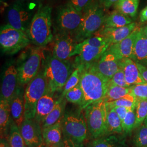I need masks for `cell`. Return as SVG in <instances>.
<instances>
[{
    "instance_id": "obj_1",
    "label": "cell",
    "mask_w": 147,
    "mask_h": 147,
    "mask_svg": "<svg viewBox=\"0 0 147 147\" xmlns=\"http://www.w3.org/2000/svg\"><path fill=\"white\" fill-rule=\"evenodd\" d=\"M81 68L80 84L84 93V100L80 107L87 106L103 100L110 84V80L99 73L92 64L79 66Z\"/></svg>"
},
{
    "instance_id": "obj_2",
    "label": "cell",
    "mask_w": 147,
    "mask_h": 147,
    "mask_svg": "<svg viewBox=\"0 0 147 147\" xmlns=\"http://www.w3.org/2000/svg\"><path fill=\"white\" fill-rule=\"evenodd\" d=\"M52 11L50 5L38 7L26 32L31 42L37 47H45L53 40Z\"/></svg>"
},
{
    "instance_id": "obj_3",
    "label": "cell",
    "mask_w": 147,
    "mask_h": 147,
    "mask_svg": "<svg viewBox=\"0 0 147 147\" xmlns=\"http://www.w3.org/2000/svg\"><path fill=\"white\" fill-rule=\"evenodd\" d=\"M42 72L47 82V90L53 93L63 90L75 67L69 61H63L53 57L52 53L44 56Z\"/></svg>"
},
{
    "instance_id": "obj_4",
    "label": "cell",
    "mask_w": 147,
    "mask_h": 147,
    "mask_svg": "<svg viewBox=\"0 0 147 147\" xmlns=\"http://www.w3.org/2000/svg\"><path fill=\"white\" fill-rule=\"evenodd\" d=\"M82 14L81 24L74 34L78 43L94 36L102 28L106 16L104 8L98 0H94Z\"/></svg>"
},
{
    "instance_id": "obj_5",
    "label": "cell",
    "mask_w": 147,
    "mask_h": 147,
    "mask_svg": "<svg viewBox=\"0 0 147 147\" xmlns=\"http://www.w3.org/2000/svg\"><path fill=\"white\" fill-rule=\"evenodd\" d=\"M82 16L68 2L58 7L53 20V36L70 34L74 36L81 24Z\"/></svg>"
},
{
    "instance_id": "obj_6",
    "label": "cell",
    "mask_w": 147,
    "mask_h": 147,
    "mask_svg": "<svg viewBox=\"0 0 147 147\" xmlns=\"http://www.w3.org/2000/svg\"><path fill=\"white\" fill-rule=\"evenodd\" d=\"M84 110L90 137L94 140L106 136L107 108L105 101L102 100L90 105Z\"/></svg>"
},
{
    "instance_id": "obj_7",
    "label": "cell",
    "mask_w": 147,
    "mask_h": 147,
    "mask_svg": "<svg viewBox=\"0 0 147 147\" xmlns=\"http://www.w3.org/2000/svg\"><path fill=\"white\" fill-rule=\"evenodd\" d=\"M83 109L64 113L62 119L63 136L67 137L79 144L86 140L88 127Z\"/></svg>"
},
{
    "instance_id": "obj_8",
    "label": "cell",
    "mask_w": 147,
    "mask_h": 147,
    "mask_svg": "<svg viewBox=\"0 0 147 147\" xmlns=\"http://www.w3.org/2000/svg\"><path fill=\"white\" fill-rule=\"evenodd\" d=\"M47 89L46 79L42 70H40L37 76L27 84L24 91L25 119H34L37 103Z\"/></svg>"
},
{
    "instance_id": "obj_9",
    "label": "cell",
    "mask_w": 147,
    "mask_h": 147,
    "mask_svg": "<svg viewBox=\"0 0 147 147\" xmlns=\"http://www.w3.org/2000/svg\"><path fill=\"white\" fill-rule=\"evenodd\" d=\"M30 42L26 32L17 30L8 24L1 27V50L6 55L16 54L26 47Z\"/></svg>"
},
{
    "instance_id": "obj_10",
    "label": "cell",
    "mask_w": 147,
    "mask_h": 147,
    "mask_svg": "<svg viewBox=\"0 0 147 147\" xmlns=\"http://www.w3.org/2000/svg\"><path fill=\"white\" fill-rule=\"evenodd\" d=\"M44 53L42 47L32 48L24 61L16 67L18 71L19 84H27L40 70Z\"/></svg>"
},
{
    "instance_id": "obj_11",
    "label": "cell",
    "mask_w": 147,
    "mask_h": 147,
    "mask_svg": "<svg viewBox=\"0 0 147 147\" xmlns=\"http://www.w3.org/2000/svg\"><path fill=\"white\" fill-rule=\"evenodd\" d=\"M110 46L95 47L92 44L89 38L78 43L71 55V57L76 56L73 63L75 68L96 62Z\"/></svg>"
},
{
    "instance_id": "obj_12",
    "label": "cell",
    "mask_w": 147,
    "mask_h": 147,
    "mask_svg": "<svg viewBox=\"0 0 147 147\" xmlns=\"http://www.w3.org/2000/svg\"><path fill=\"white\" fill-rule=\"evenodd\" d=\"M34 15L33 11L28 5L17 0L9 6L7 10V24L26 32Z\"/></svg>"
},
{
    "instance_id": "obj_13",
    "label": "cell",
    "mask_w": 147,
    "mask_h": 147,
    "mask_svg": "<svg viewBox=\"0 0 147 147\" xmlns=\"http://www.w3.org/2000/svg\"><path fill=\"white\" fill-rule=\"evenodd\" d=\"M53 40L51 53L53 56L63 61H69L78 44L73 36L70 34H56Z\"/></svg>"
},
{
    "instance_id": "obj_14",
    "label": "cell",
    "mask_w": 147,
    "mask_h": 147,
    "mask_svg": "<svg viewBox=\"0 0 147 147\" xmlns=\"http://www.w3.org/2000/svg\"><path fill=\"white\" fill-rule=\"evenodd\" d=\"M27 147H40L42 144V127L35 119H25L19 127Z\"/></svg>"
},
{
    "instance_id": "obj_15",
    "label": "cell",
    "mask_w": 147,
    "mask_h": 147,
    "mask_svg": "<svg viewBox=\"0 0 147 147\" xmlns=\"http://www.w3.org/2000/svg\"><path fill=\"white\" fill-rule=\"evenodd\" d=\"M120 61L116 54L109 47L100 59L92 65L99 73L110 80L120 69Z\"/></svg>"
},
{
    "instance_id": "obj_16",
    "label": "cell",
    "mask_w": 147,
    "mask_h": 147,
    "mask_svg": "<svg viewBox=\"0 0 147 147\" xmlns=\"http://www.w3.org/2000/svg\"><path fill=\"white\" fill-rule=\"evenodd\" d=\"M18 84L19 80L17 68L14 65L10 64L5 69L3 73L0 99L10 102L19 87Z\"/></svg>"
},
{
    "instance_id": "obj_17",
    "label": "cell",
    "mask_w": 147,
    "mask_h": 147,
    "mask_svg": "<svg viewBox=\"0 0 147 147\" xmlns=\"http://www.w3.org/2000/svg\"><path fill=\"white\" fill-rule=\"evenodd\" d=\"M136 27V23L133 22L127 26L118 28L102 27L95 34L94 36L104 37L110 45L115 44L120 42L128 37L135 30Z\"/></svg>"
},
{
    "instance_id": "obj_18",
    "label": "cell",
    "mask_w": 147,
    "mask_h": 147,
    "mask_svg": "<svg viewBox=\"0 0 147 147\" xmlns=\"http://www.w3.org/2000/svg\"><path fill=\"white\" fill-rule=\"evenodd\" d=\"M120 68L123 70L126 82L130 87L147 83L142 78L136 63L131 58H125L121 59Z\"/></svg>"
},
{
    "instance_id": "obj_19",
    "label": "cell",
    "mask_w": 147,
    "mask_h": 147,
    "mask_svg": "<svg viewBox=\"0 0 147 147\" xmlns=\"http://www.w3.org/2000/svg\"><path fill=\"white\" fill-rule=\"evenodd\" d=\"M58 99L56 98L55 93L47 89L45 93L38 101L34 119L41 125L44 119L54 109Z\"/></svg>"
},
{
    "instance_id": "obj_20",
    "label": "cell",
    "mask_w": 147,
    "mask_h": 147,
    "mask_svg": "<svg viewBox=\"0 0 147 147\" xmlns=\"http://www.w3.org/2000/svg\"><path fill=\"white\" fill-rule=\"evenodd\" d=\"M11 115L14 122L18 126H20L25 119L24 92L19 87L10 101Z\"/></svg>"
},
{
    "instance_id": "obj_21",
    "label": "cell",
    "mask_w": 147,
    "mask_h": 147,
    "mask_svg": "<svg viewBox=\"0 0 147 147\" xmlns=\"http://www.w3.org/2000/svg\"><path fill=\"white\" fill-rule=\"evenodd\" d=\"M138 29L137 26L135 30L125 39L118 43L111 44L109 47V48L116 54L120 60L125 58H131L133 49Z\"/></svg>"
},
{
    "instance_id": "obj_22",
    "label": "cell",
    "mask_w": 147,
    "mask_h": 147,
    "mask_svg": "<svg viewBox=\"0 0 147 147\" xmlns=\"http://www.w3.org/2000/svg\"><path fill=\"white\" fill-rule=\"evenodd\" d=\"M131 59L136 63L147 67V38L142 28H139L137 33Z\"/></svg>"
},
{
    "instance_id": "obj_23",
    "label": "cell",
    "mask_w": 147,
    "mask_h": 147,
    "mask_svg": "<svg viewBox=\"0 0 147 147\" xmlns=\"http://www.w3.org/2000/svg\"><path fill=\"white\" fill-rule=\"evenodd\" d=\"M63 117L52 125L42 128L43 142L47 147H50L63 142Z\"/></svg>"
},
{
    "instance_id": "obj_24",
    "label": "cell",
    "mask_w": 147,
    "mask_h": 147,
    "mask_svg": "<svg viewBox=\"0 0 147 147\" xmlns=\"http://www.w3.org/2000/svg\"><path fill=\"white\" fill-rule=\"evenodd\" d=\"M14 121L11 115L10 102L0 99V133L1 138H8Z\"/></svg>"
},
{
    "instance_id": "obj_25",
    "label": "cell",
    "mask_w": 147,
    "mask_h": 147,
    "mask_svg": "<svg viewBox=\"0 0 147 147\" xmlns=\"http://www.w3.org/2000/svg\"><path fill=\"white\" fill-rule=\"evenodd\" d=\"M87 147H127L125 135H107L93 140Z\"/></svg>"
},
{
    "instance_id": "obj_26",
    "label": "cell",
    "mask_w": 147,
    "mask_h": 147,
    "mask_svg": "<svg viewBox=\"0 0 147 147\" xmlns=\"http://www.w3.org/2000/svg\"><path fill=\"white\" fill-rule=\"evenodd\" d=\"M132 19L118 11L114 10L110 14L106 15L102 27L118 28L125 26L132 23Z\"/></svg>"
},
{
    "instance_id": "obj_27",
    "label": "cell",
    "mask_w": 147,
    "mask_h": 147,
    "mask_svg": "<svg viewBox=\"0 0 147 147\" xmlns=\"http://www.w3.org/2000/svg\"><path fill=\"white\" fill-rule=\"evenodd\" d=\"M65 104L66 100L65 99H63L58 98L54 109L42 121V129L55 124L63 117Z\"/></svg>"
},
{
    "instance_id": "obj_28",
    "label": "cell",
    "mask_w": 147,
    "mask_h": 147,
    "mask_svg": "<svg viewBox=\"0 0 147 147\" xmlns=\"http://www.w3.org/2000/svg\"><path fill=\"white\" fill-rule=\"evenodd\" d=\"M139 2L140 0H120L113 5V8L132 19H135Z\"/></svg>"
},
{
    "instance_id": "obj_29",
    "label": "cell",
    "mask_w": 147,
    "mask_h": 147,
    "mask_svg": "<svg viewBox=\"0 0 147 147\" xmlns=\"http://www.w3.org/2000/svg\"><path fill=\"white\" fill-rule=\"evenodd\" d=\"M121 121L115 110L107 108V135H121L123 134ZM106 135V136H107Z\"/></svg>"
},
{
    "instance_id": "obj_30",
    "label": "cell",
    "mask_w": 147,
    "mask_h": 147,
    "mask_svg": "<svg viewBox=\"0 0 147 147\" xmlns=\"http://www.w3.org/2000/svg\"><path fill=\"white\" fill-rule=\"evenodd\" d=\"M130 91L131 87H123L112 84L110 82L107 93L103 100L106 103H108L118 100L126 95L130 94Z\"/></svg>"
},
{
    "instance_id": "obj_31",
    "label": "cell",
    "mask_w": 147,
    "mask_h": 147,
    "mask_svg": "<svg viewBox=\"0 0 147 147\" xmlns=\"http://www.w3.org/2000/svg\"><path fill=\"white\" fill-rule=\"evenodd\" d=\"M7 140L11 147H27L19 126L14 122L11 126Z\"/></svg>"
},
{
    "instance_id": "obj_32",
    "label": "cell",
    "mask_w": 147,
    "mask_h": 147,
    "mask_svg": "<svg viewBox=\"0 0 147 147\" xmlns=\"http://www.w3.org/2000/svg\"><path fill=\"white\" fill-rule=\"evenodd\" d=\"M136 121L134 129H137L142 124L147 117V99L137 98L136 106Z\"/></svg>"
},
{
    "instance_id": "obj_33",
    "label": "cell",
    "mask_w": 147,
    "mask_h": 147,
    "mask_svg": "<svg viewBox=\"0 0 147 147\" xmlns=\"http://www.w3.org/2000/svg\"><path fill=\"white\" fill-rule=\"evenodd\" d=\"M81 74V68L80 67H76L74 70L73 72L71 74L68 81L65 84L59 98L65 99V95L69 90L77 86L80 82Z\"/></svg>"
},
{
    "instance_id": "obj_34",
    "label": "cell",
    "mask_w": 147,
    "mask_h": 147,
    "mask_svg": "<svg viewBox=\"0 0 147 147\" xmlns=\"http://www.w3.org/2000/svg\"><path fill=\"white\" fill-rule=\"evenodd\" d=\"M135 109L136 107L130 109L127 111L124 120L122 121L121 125L123 129V134L125 136L130 134L133 130H134V126L136 121Z\"/></svg>"
},
{
    "instance_id": "obj_35",
    "label": "cell",
    "mask_w": 147,
    "mask_h": 147,
    "mask_svg": "<svg viewBox=\"0 0 147 147\" xmlns=\"http://www.w3.org/2000/svg\"><path fill=\"white\" fill-rule=\"evenodd\" d=\"M136 97L131 94H128L118 100L106 103L107 108H113L115 107H124L127 108L135 107L136 106Z\"/></svg>"
},
{
    "instance_id": "obj_36",
    "label": "cell",
    "mask_w": 147,
    "mask_h": 147,
    "mask_svg": "<svg viewBox=\"0 0 147 147\" xmlns=\"http://www.w3.org/2000/svg\"><path fill=\"white\" fill-rule=\"evenodd\" d=\"M134 147H147V125L142 124L137 129L132 140Z\"/></svg>"
},
{
    "instance_id": "obj_37",
    "label": "cell",
    "mask_w": 147,
    "mask_h": 147,
    "mask_svg": "<svg viewBox=\"0 0 147 147\" xmlns=\"http://www.w3.org/2000/svg\"><path fill=\"white\" fill-rule=\"evenodd\" d=\"M65 99L69 102L81 106L84 100V93L80 84L69 91L65 95Z\"/></svg>"
},
{
    "instance_id": "obj_38",
    "label": "cell",
    "mask_w": 147,
    "mask_h": 147,
    "mask_svg": "<svg viewBox=\"0 0 147 147\" xmlns=\"http://www.w3.org/2000/svg\"><path fill=\"white\" fill-rule=\"evenodd\" d=\"M130 94L137 98L147 99V83L132 86Z\"/></svg>"
},
{
    "instance_id": "obj_39",
    "label": "cell",
    "mask_w": 147,
    "mask_h": 147,
    "mask_svg": "<svg viewBox=\"0 0 147 147\" xmlns=\"http://www.w3.org/2000/svg\"><path fill=\"white\" fill-rule=\"evenodd\" d=\"M111 84L117 85L118 86L123 87H130V86L127 84L126 79L125 78V75L123 70L120 68L110 80Z\"/></svg>"
},
{
    "instance_id": "obj_40",
    "label": "cell",
    "mask_w": 147,
    "mask_h": 147,
    "mask_svg": "<svg viewBox=\"0 0 147 147\" xmlns=\"http://www.w3.org/2000/svg\"><path fill=\"white\" fill-rule=\"evenodd\" d=\"M94 0H68L69 3L79 12L83 13L84 10L89 6Z\"/></svg>"
},
{
    "instance_id": "obj_41",
    "label": "cell",
    "mask_w": 147,
    "mask_h": 147,
    "mask_svg": "<svg viewBox=\"0 0 147 147\" xmlns=\"http://www.w3.org/2000/svg\"><path fill=\"white\" fill-rule=\"evenodd\" d=\"M113 109L116 111V113L120 118L121 122L124 120V118L126 116L127 111L130 109L129 108L124 107H113Z\"/></svg>"
},
{
    "instance_id": "obj_42",
    "label": "cell",
    "mask_w": 147,
    "mask_h": 147,
    "mask_svg": "<svg viewBox=\"0 0 147 147\" xmlns=\"http://www.w3.org/2000/svg\"><path fill=\"white\" fill-rule=\"evenodd\" d=\"M63 143L64 147H82V144H78L65 136H63Z\"/></svg>"
},
{
    "instance_id": "obj_43",
    "label": "cell",
    "mask_w": 147,
    "mask_h": 147,
    "mask_svg": "<svg viewBox=\"0 0 147 147\" xmlns=\"http://www.w3.org/2000/svg\"><path fill=\"white\" fill-rule=\"evenodd\" d=\"M120 0H98L100 5H101L104 9H109L111 7L117 3Z\"/></svg>"
},
{
    "instance_id": "obj_44",
    "label": "cell",
    "mask_w": 147,
    "mask_h": 147,
    "mask_svg": "<svg viewBox=\"0 0 147 147\" xmlns=\"http://www.w3.org/2000/svg\"><path fill=\"white\" fill-rule=\"evenodd\" d=\"M136 64L142 78L147 83V67L143 66L138 63H136Z\"/></svg>"
},
{
    "instance_id": "obj_45",
    "label": "cell",
    "mask_w": 147,
    "mask_h": 147,
    "mask_svg": "<svg viewBox=\"0 0 147 147\" xmlns=\"http://www.w3.org/2000/svg\"><path fill=\"white\" fill-rule=\"evenodd\" d=\"M140 20L142 23L147 21V6L140 12Z\"/></svg>"
},
{
    "instance_id": "obj_46",
    "label": "cell",
    "mask_w": 147,
    "mask_h": 147,
    "mask_svg": "<svg viewBox=\"0 0 147 147\" xmlns=\"http://www.w3.org/2000/svg\"><path fill=\"white\" fill-rule=\"evenodd\" d=\"M0 147H11L7 138H1Z\"/></svg>"
},
{
    "instance_id": "obj_47",
    "label": "cell",
    "mask_w": 147,
    "mask_h": 147,
    "mask_svg": "<svg viewBox=\"0 0 147 147\" xmlns=\"http://www.w3.org/2000/svg\"><path fill=\"white\" fill-rule=\"evenodd\" d=\"M34 6H36L37 9L40 6L43 5V3L45 1V0H30Z\"/></svg>"
},
{
    "instance_id": "obj_48",
    "label": "cell",
    "mask_w": 147,
    "mask_h": 147,
    "mask_svg": "<svg viewBox=\"0 0 147 147\" xmlns=\"http://www.w3.org/2000/svg\"><path fill=\"white\" fill-rule=\"evenodd\" d=\"M142 30L143 33H144V36H145L147 38V26H146L142 27Z\"/></svg>"
},
{
    "instance_id": "obj_49",
    "label": "cell",
    "mask_w": 147,
    "mask_h": 147,
    "mask_svg": "<svg viewBox=\"0 0 147 147\" xmlns=\"http://www.w3.org/2000/svg\"><path fill=\"white\" fill-rule=\"evenodd\" d=\"M50 147H64L63 142H61V143H60L59 144H57L52 146H51Z\"/></svg>"
},
{
    "instance_id": "obj_50",
    "label": "cell",
    "mask_w": 147,
    "mask_h": 147,
    "mask_svg": "<svg viewBox=\"0 0 147 147\" xmlns=\"http://www.w3.org/2000/svg\"><path fill=\"white\" fill-rule=\"evenodd\" d=\"M18 1L21 2L23 3H25V4H27V3H28V2L30 1V0H18Z\"/></svg>"
},
{
    "instance_id": "obj_51",
    "label": "cell",
    "mask_w": 147,
    "mask_h": 147,
    "mask_svg": "<svg viewBox=\"0 0 147 147\" xmlns=\"http://www.w3.org/2000/svg\"><path fill=\"white\" fill-rule=\"evenodd\" d=\"M144 124H145V125H147V118L146 119V120L144 121V123H143Z\"/></svg>"
},
{
    "instance_id": "obj_52",
    "label": "cell",
    "mask_w": 147,
    "mask_h": 147,
    "mask_svg": "<svg viewBox=\"0 0 147 147\" xmlns=\"http://www.w3.org/2000/svg\"><path fill=\"white\" fill-rule=\"evenodd\" d=\"M49 1H52V0H49Z\"/></svg>"
}]
</instances>
